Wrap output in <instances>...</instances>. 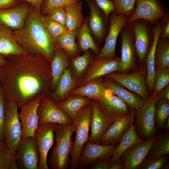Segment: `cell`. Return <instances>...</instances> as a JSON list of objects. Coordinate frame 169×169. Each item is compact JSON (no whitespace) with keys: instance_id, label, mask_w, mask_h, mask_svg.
I'll list each match as a JSON object with an SVG mask.
<instances>
[{"instance_id":"27","label":"cell","mask_w":169,"mask_h":169,"mask_svg":"<svg viewBox=\"0 0 169 169\" xmlns=\"http://www.w3.org/2000/svg\"><path fill=\"white\" fill-rule=\"evenodd\" d=\"M69 57L64 51L56 46L50 63L52 81L50 90H55L64 71L69 67Z\"/></svg>"},{"instance_id":"34","label":"cell","mask_w":169,"mask_h":169,"mask_svg":"<svg viewBox=\"0 0 169 169\" xmlns=\"http://www.w3.org/2000/svg\"><path fill=\"white\" fill-rule=\"evenodd\" d=\"M76 32L68 31L57 37L54 41L55 45L64 51L69 56L79 55V49L76 42Z\"/></svg>"},{"instance_id":"26","label":"cell","mask_w":169,"mask_h":169,"mask_svg":"<svg viewBox=\"0 0 169 169\" xmlns=\"http://www.w3.org/2000/svg\"><path fill=\"white\" fill-rule=\"evenodd\" d=\"M28 54L17 42L11 29L0 25V55L6 57Z\"/></svg>"},{"instance_id":"24","label":"cell","mask_w":169,"mask_h":169,"mask_svg":"<svg viewBox=\"0 0 169 169\" xmlns=\"http://www.w3.org/2000/svg\"><path fill=\"white\" fill-rule=\"evenodd\" d=\"M135 111L114 122L102 136L99 144L109 145L120 142L123 134L130 126L134 118Z\"/></svg>"},{"instance_id":"47","label":"cell","mask_w":169,"mask_h":169,"mask_svg":"<svg viewBox=\"0 0 169 169\" xmlns=\"http://www.w3.org/2000/svg\"><path fill=\"white\" fill-rule=\"evenodd\" d=\"M46 16L51 20L65 26L66 16L64 7L54 9Z\"/></svg>"},{"instance_id":"11","label":"cell","mask_w":169,"mask_h":169,"mask_svg":"<svg viewBox=\"0 0 169 169\" xmlns=\"http://www.w3.org/2000/svg\"><path fill=\"white\" fill-rule=\"evenodd\" d=\"M56 123L39 124L34 132L33 138L39 153L38 169H49L47 163L48 153L55 140L54 132Z\"/></svg>"},{"instance_id":"31","label":"cell","mask_w":169,"mask_h":169,"mask_svg":"<svg viewBox=\"0 0 169 169\" xmlns=\"http://www.w3.org/2000/svg\"><path fill=\"white\" fill-rule=\"evenodd\" d=\"M91 99L79 95L68 97L64 100L57 104L59 108L66 114L74 121L77 115L84 106L90 103Z\"/></svg>"},{"instance_id":"39","label":"cell","mask_w":169,"mask_h":169,"mask_svg":"<svg viewBox=\"0 0 169 169\" xmlns=\"http://www.w3.org/2000/svg\"><path fill=\"white\" fill-rule=\"evenodd\" d=\"M44 25L52 39L54 42L56 38L69 31L65 26L62 25L41 15Z\"/></svg>"},{"instance_id":"5","label":"cell","mask_w":169,"mask_h":169,"mask_svg":"<svg viewBox=\"0 0 169 169\" xmlns=\"http://www.w3.org/2000/svg\"><path fill=\"white\" fill-rule=\"evenodd\" d=\"M159 98V93L153 91L150 98L135 111V129L138 135L144 141L154 136L156 132L155 107Z\"/></svg>"},{"instance_id":"28","label":"cell","mask_w":169,"mask_h":169,"mask_svg":"<svg viewBox=\"0 0 169 169\" xmlns=\"http://www.w3.org/2000/svg\"><path fill=\"white\" fill-rule=\"evenodd\" d=\"M153 39L150 49L146 57V63L147 69L146 78V85L151 95L153 92L154 78L155 72V53L156 46L160 38L161 27L158 20L153 26Z\"/></svg>"},{"instance_id":"23","label":"cell","mask_w":169,"mask_h":169,"mask_svg":"<svg viewBox=\"0 0 169 169\" xmlns=\"http://www.w3.org/2000/svg\"><path fill=\"white\" fill-rule=\"evenodd\" d=\"M102 82L106 89L110 90L113 94L121 98L132 110H137L145 101L138 95L128 90L112 80L104 77Z\"/></svg>"},{"instance_id":"3","label":"cell","mask_w":169,"mask_h":169,"mask_svg":"<svg viewBox=\"0 0 169 169\" xmlns=\"http://www.w3.org/2000/svg\"><path fill=\"white\" fill-rule=\"evenodd\" d=\"M76 127L73 123L69 124L56 123L54 132L56 144L53 146L48 160L49 166L53 169H67L70 166L74 142L72 140Z\"/></svg>"},{"instance_id":"33","label":"cell","mask_w":169,"mask_h":169,"mask_svg":"<svg viewBox=\"0 0 169 169\" xmlns=\"http://www.w3.org/2000/svg\"><path fill=\"white\" fill-rule=\"evenodd\" d=\"M79 47L80 50L85 52L89 49L98 54L100 51L97 44L92 38L88 25V20H84L83 23L76 31Z\"/></svg>"},{"instance_id":"40","label":"cell","mask_w":169,"mask_h":169,"mask_svg":"<svg viewBox=\"0 0 169 169\" xmlns=\"http://www.w3.org/2000/svg\"><path fill=\"white\" fill-rule=\"evenodd\" d=\"M0 169H18L15 157L4 141H0Z\"/></svg>"},{"instance_id":"41","label":"cell","mask_w":169,"mask_h":169,"mask_svg":"<svg viewBox=\"0 0 169 169\" xmlns=\"http://www.w3.org/2000/svg\"><path fill=\"white\" fill-rule=\"evenodd\" d=\"M169 84V67L155 71L153 83V91L159 94Z\"/></svg>"},{"instance_id":"14","label":"cell","mask_w":169,"mask_h":169,"mask_svg":"<svg viewBox=\"0 0 169 169\" xmlns=\"http://www.w3.org/2000/svg\"><path fill=\"white\" fill-rule=\"evenodd\" d=\"M15 159L18 169H38L39 153L33 137L21 139Z\"/></svg>"},{"instance_id":"25","label":"cell","mask_w":169,"mask_h":169,"mask_svg":"<svg viewBox=\"0 0 169 169\" xmlns=\"http://www.w3.org/2000/svg\"><path fill=\"white\" fill-rule=\"evenodd\" d=\"M102 77L94 79L84 84L74 88L68 94L67 97L79 95L99 101L104 98L106 89L102 82Z\"/></svg>"},{"instance_id":"46","label":"cell","mask_w":169,"mask_h":169,"mask_svg":"<svg viewBox=\"0 0 169 169\" xmlns=\"http://www.w3.org/2000/svg\"><path fill=\"white\" fill-rule=\"evenodd\" d=\"M97 6L104 13L108 20L110 14L115 10V5L112 0H94Z\"/></svg>"},{"instance_id":"48","label":"cell","mask_w":169,"mask_h":169,"mask_svg":"<svg viewBox=\"0 0 169 169\" xmlns=\"http://www.w3.org/2000/svg\"><path fill=\"white\" fill-rule=\"evenodd\" d=\"M161 27L160 38L169 39V13L158 19Z\"/></svg>"},{"instance_id":"36","label":"cell","mask_w":169,"mask_h":169,"mask_svg":"<svg viewBox=\"0 0 169 169\" xmlns=\"http://www.w3.org/2000/svg\"><path fill=\"white\" fill-rule=\"evenodd\" d=\"M169 154V133L158 135L146 157L148 159L157 158Z\"/></svg>"},{"instance_id":"18","label":"cell","mask_w":169,"mask_h":169,"mask_svg":"<svg viewBox=\"0 0 169 169\" xmlns=\"http://www.w3.org/2000/svg\"><path fill=\"white\" fill-rule=\"evenodd\" d=\"M117 145L116 143L101 145L91 143L88 141L82 149L77 168L85 169L98 160L112 155Z\"/></svg>"},{"instance_id":"50","label":"cell","mask_w":169,"mask_h":169,"mask_svg":"<svg viewBox=\"0 0 169 169\" xmlns=\"http://www.w3.org/2000/svg\"><path fill=\"white\" fill-rule=\"evenodd\" d=\"M22 2L18 0H0V9L11 8L17 5Z\"/></svg>"},{"instance_id":"22","label":"cell","mask_w":169,"mask_h":169,"mask_svg":"<svg viewBox=\"0 0 169 169\" xmlns=\"http://www.w3.org/2000/svg\"><path fill=\"white\" fill-rule=\"evenodd\" d=\"M91 103L92 108V117L89 141L91 143L99 144L102 136L113 123L100 110L96 100H92Z\"/></svg>"},{"instance_id":"13","label":"cell","mask_w":169,"mask_h":169,"mask_svg":"<svg viewBox=\"0 0 169 169\" xmlns=\"http://www.w3.org/2000/svg\"><path fill=\"white\" fill-rule=\"evenodd\" d=\"M37 95L30 99L19 107L18 116L21 125V139L33 137L38 125L39 118L37 109L43 95Z\"/></svg>"},{"instance_id":"17","label":"cell","mask_w":169,"mask_h":169,"mask_svg":"<svg viewBox=\"0 0 169 169\" xmlns=\"http://www.w3.org/2000/svg\"><path fill=\"white\" fill-rule=\"evenodd\" d=\"M120 65L118 72L126 73L136 65V51L132 27L127 23L121 30Z\"/></svg>"},{"instance_id":"55","label":"cell","mask_w":169,"mask_h":169,"mask_svg":"<svg viewBox=\"0 0 169 169\" xmlns=\"http://www.w3.org/2000/svg\"><path fill=\"white\" fill-rule=\"evenodd\" d=\"M163 128L167 130H168L169 129V117H168L166 120V123Z\"/></svg>"},{"instance_id":"43","label":"cell","mask_w":169,"mask_h":169,"mask_svg":"<svg viewBox=\"0 0 169 169\" xmlns=\"http://www.w3.org/2000/svg\"><path fill=\"white\" fill-rule=\"evenodd\" d=\"M80 0H44L40 11L43 15H46L50 12L57 8H64L66 5Z\"/></svg>"},{"instance_id":"21","label":"cell","mask_w":169,"mask_h":169,"mask_svg":"<svg viewBox=\"0 0 169 169\" xmlns=\"http://www.w3.org/2000/svg\"><path fill=\"white\" fill-rule=\"evenodd\" d=\"M88 4L90 15L88 25L91 32L99 43H101L106 36V19L103 11L94 0H85Z\"/></svg>"},{"instance_id":"53","label":"cell","mask_w":169,"mask_h":169,"mask_svg":"<svg viewBox=\"0 0 169 169\" xmlns=\"http://www.w3.org/2000/svg\"><path fill=\"white\" fill-rule=\"evenodd\" d=\"M159 95L160 98H165L169 100V85L162 90Z\"/></svg>"},{"instance_id":"15","label":"cell","mask_w":169,"mask_h":169,"mask_svg":"<svg viewBox=\"0 0 169 169\" xmlns=\"http://www.w3.org/2000/svg\"><path fill=\"white\" fill-rule=\"evenodd\" d=\"M136 4L135 10L128 18L127 23L141 19L154 25L157 20L169 12L163 8L161 0H136Z\"/></svg>"},{"instance_id":"45","label":"cell","mask_w":169,"mask_h":169,"mask_svg":"<svg viewBox=\"0 0 169 169\" xmlns=\"http://www.w3.org/2000/svg\"><path fill=\"white\" fill-rule=\"evenodd\" d=\"M5 98L0 84V141H5Z\"/></svg>"},{"instance_id":"42","label":"cell","mask_w":169,"mask_h":169,"mask_svg":"<svg viewBox=\"0 0 169 169\" xmlns=\"http://www.w3.org/2000/svg\"><path fill=\"white\" fill-rule=\"evenodd\" d=\"M115 5L116 13L124 14L129 17L134 12L136 0H112Z\"/></svg>"},{"instance_id":"57","label":"cell","mask_w":169,"mask_h":169,"mask_svg":"<svg viewBox=\"0 0 169 169\" xmlns=\"http://www.w3.org/2000/svg\"><path fill=\"white\" fill-rule=\"evenodd\" d=\"M3 66L0 65V80H1V77L3 70Z\"/></svg>"},{"instance_id":"9","label":"cell","mask_w":169,"mask_h":169,"mask_svg":"<svg viewBox=\"0 0 169 169\" xmlns=\"http://www.w3.org/2000/svg\"><path fill=\"white\" fill-rule=\"evenodd\" d=\"M120 65V57L93 59L85 74L76 81V87L82 86L94 79L104 76L110 73L119 72Z\"/></svg>"},{"instance_id":"32","label":"cell","mask_w":169,"mask_h":169,"mask_svg":"<svg viewBox=\"0 0 169 169\" xmlns=\"http://www.w3.org/2000/svg\"><path fill=\"white\" fill-rule=\"evenodd\" d=\"M82 4L79 0L64 7L66 16L65 26L69 31L76 32L84 20L82 11Z\"/></svg>"},{"instance_id":"12","label":"cell","mask_w":169,"mask_h":169,"mask_svg":"<svg viewBox=\"0 0 169 169\" xmlns=\"http://www.w3.org/2000/svg\"><path fill=\"white\" fill-rule=\"evenodd\" d=\"M110 17V25L105 44L94 59L116 57L115 49L117 38L120 32L127 23L128 17L120 13L112 12Z\"/></svg>"},{"instance_id":"10","label":"cell","mask_w":169,"mask_h":169,"mask_svg":"<svg viewBox=\"0 0 169 169\" xmlns=\"http://www.w3.org/2000/svg\"><path fill=\"white\" fill-rule=\"evenodd\" d=\"M37 114L39 118L38 125L49 123L69 124L74 122L59 108L49 93L43 95L37 107Z\"/></svg>"},{"instance_id":"20","label":"cell","mask_w":169,"mask_h":169,"mask_svg":"<svg viewBox=\"0 0 169 169\" xmlns=\"http://www.w3.org/2000/svg\"><path fill=\"white\" fill-rule=\"evenodd\" d=\"M158 135L154 136L144 141L134 144L128 148L122 154L123 169H137L146 158Z\"/></svg>"},{"instance_id":"56","label":"cell","mask_w":169,"mask_h":169,"mask_svg":"<svg viewBox=\"0 0 169 169\" xmlns=\"http://www.w3.org/2000/svg\"><path fill=\"white\" fill-rule=\"evenodd\" d=\"M169 162H168L167 163H165L164 165L163 166L162 168V169H169Z\"/></svg>"},{"instance_id":"44","label":"cell","mask_w":169,"mask_h":169,"mask_svg":"<svg viewBox=\"0 0 169 169\" xmlns=\"http://www.w3.org/2000/svg\"><path fill=\"white\" fill-rule=\"evenodd\" d=\"M169 158L168 155L157 158H146L139 165L137 169H161L166 163Z\"/></svg>"},{"instance_id":"16","label":"cell","mask_w":169,"mask_h":169,"mask_svg":"<svg viewBox=\"0 0 169 169\" xmlns=\"http://www.w3.org/2000/svg\"><path fill=\"white\" fill-rule=\"evenodd\" d=\"M96 101L100 110L113 123L130 114L132 111L121 98L108 89L105 97Z\"/></svg>"},{"instance_id":"52","label":"cell","mask_w":169,"mask_h":169,"mask_svg":"<svg viewBox=\"0 0 169 169\" xmlns=\"http://www.w3.org/2000/svg\"><path fill=\"white\" fill-rule=\"evenodd\" d=\"M109 169H123V163L122 159L113 162L110 164Z\"/></svg>"},{"instance_id":"30","label":"cell","mask_w":169,"mask_h":169,"mask_svg":"<svg viewBox=\"0 0 169 169\" xmlns=\"http://www.w3.org/2000/svg\"><path fill=\"white\" fill-rule=\"evenodd\" d=\"M76 80L69 67L64 71L55 90L49 93L50 96L56 104L60 102L67 97L69 93L76 87Z\"/></svg>"},{"instance_id":"51","label":"cell","mask_w":169,"mask_h":169,"mask_svg":"<svg viewBox=\"0 0 169 169\" xmlns=\"http://www.w3.org/2000/svg\"><path fill=\"white\" fill-rule=\"evenodd\" d=\"M18 1L25 2L30 4L36 10L40 11L41 5L44 0H18Z\"/></svg>"},{"instance_id":"1","label":"cell","mask_w":169,"mask_h":169,"mask_svg":"<svg viewBox=\"0 0 169 169\" xmlns=\"http://www.w3.org/2000/svg\"><path fill=\"white\" fill-rule=\"evenodd\" d=\"M0 84L5 98L19 107L39 94L49 93L52 81L50 63L39 54L4 57Z\"/></svg>"},{"instance_id":"6","label":"cell","mask_w":169,"mask_h":169,"mask_svg":"<svg viewBox=\"0 0 169 169\" xmlns=\"http://www.w3.org/2000/svg\"><path fill=\"white\" fill-rule=\"evenodd\" d=\"M18 108L14 100L5 98V142L9 150L14 157L18 146L21 139L22 126L18 116Z\"/></svg>"},{"instance_id":"8","label":"cell","mask_w":169,"mask_h":169,"mask_svg":"<svg viewBox=\"0 0 169 169\" xmlns=\"http://www.w3.org/2000/svg\"><path fill=\"white\" fill-rule=\"evenodd\" d=\"M133 30L136 56L141 64L146 62L153 39V24L146 20L139 19L128 23Z\"/></svg>"},{"instance_id":"49","label":"cell","mask_w":169,"mask_h":169,"mask_svg":"<svg viewBox=\"0 0 169 169\" xmlns=\"http://www.w3.org/2000/svg\"><path fill=\"white\" fill-rule=\"evenodd\" d=\"M112 156L99 159L90 165L91 169H109L112 163L111 160Z\"/></svg>"},{"instance_id":"38","label":"cell","mask_w":169,"mask_h":169,"mask_svg":"<svg viewBox=\"0 0 169 169\" xmlns=\"http://www.w3.org/2000/svg\"><path fill=\"white\" fill-rule=\"evenodd\" d=\"M92 59L91 54L88 51L83 55L73 57L72 59L71 63L77 80L83 75Z\"/></svg>"},{"instance_id":"35","label":"cell","mask_w":169,"mask_h":169,"mask_svg":"<svg viewBox=\"0 0 169 169\" xmlns=\"http://www.w3.org/2000/svg\"><path fill=\"white\" fill-rule=\"evenodd\" d=\"M155 70L169 67V39L159 38L155 53Z\"/></svg>"},{"instance_id":"37","label":"cell","mask_w":169,"mask_h":169,"mask_svg":"<svg viewBox=\"0 0 169 169\" xmlns=\"http://www.w3.org/2000/svg\"><path fill=\"white\" fill-rule=\"evenodd\" d=\"M169 117V100L160 98L155 107V117L157 126L160 129L163 128Z\"/></svg>"},{"instance_id":"19","label":"cell","mask_w":169,"mask_h":169,"mask_svg":"<svg viewBox=\"0 0 169 169\" xmlns=\"http://www.w3.org/2000/svg\"><path fill=\"white\" fill-rule=\"evenodd\" d=\"M33 8L29 3L22 2L10 8L0 9V25L14 30L22 28L27 16Z\"/></svg>"},{"instance_id":"7","label":"cell","mask_w":169,"mask_h":169,"mask_svg":"<svg viewBox=\"0 0 169 169\" xmlns=\"http://www.w3.org/2000/svg\"><path fill=\"white\" fill-rule=\"evenodd\" d=\"M146 74L147 69L145 66L131 73L113 72L105 75L104 77L116 82L146 100L151 95L146 85Z\"/></svg>"},{"instance_id":"54","label":"cell","mask_w":169,"mask_h":169,"mask_svg":"<svg viewBox=\"0 0 169 169\" xmlns=\"http://www.w3.org/2000/svg\"><path fill=\"white\" fill-rule=\"evenodd\" d=\"M6 61V59L3 56L0 55V65L3 66Z\"/></svg>"},{"instance_id":"29","label":"cell","mask_w":169,"mask_h":169,"mask_svg":"<svg viewBox=\"0 0 169 169\" xmlns=\"http://www.w3.org/2000/svg\"><path fill=\"white\" fill-rule=\"evenodd\" d=\"M133 119L128 128L122 136L119 144L113 152L111 160L112 162L120 159L123 153L129 147L136 144L145 141L137 134L133 124Z\"/></svg>"},{"instance_id":"4","label":"cell","mask_w":169,"mask_h":169,"mask_svg":"<svg viewBox=\"0 0 169 169\" xmlns=\"http://www.w3.org/2000/svg\"><path fill=\"white\" fill-rule=\"evenodd\" d=\"M92 117V108L90 102L81 109L74 120L73 124L76 128V136L71 156V169H75L77 167L82 149L85 143L89 141Z\"/></svg>"},{"instance_id":"2","label":"cell","mask_w":169,"mask_h":169,"mask_svg":"<svg viewBox=\"0 0 169 169\" xmlns=\"http://www.w3.org/2000/svg\"><path fill=\"white\" fill-rule=\"evenodd\" d=\"M41 15L40 11L33 8L24 27L13 33L17 42L28 54H40L50 63L56 46L44 25Z\"/></svg>"}]
</instances>
